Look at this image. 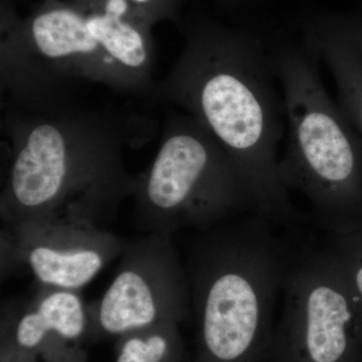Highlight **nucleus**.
I'll list each match as a JSON object with an SVG mask.
<instances>
[{
	"mask_svg": "<svg viewBox=\"0 0 362 362\" xmlns=\"http://www.w3.org/2000/svg\"><path fill=\"white\" fill-rule=\"evenodd\" d=\"M178 28L185 44L154 99L180 107L218 140L246 180L254 214L274 228L307 225L279 176L286 112L271 45L251 30L202 14L182 18Z\"/></svg>",
	"mask_w": 362,
	"mask_h": 362,
	"instance_id": "f257e3e1",
	"label": "nucleus"
},
{
	"mask_svg": "<svg viewBox=\"0 0 362 362\" xmlns=\"http://www.w3.org/2000/svg\"><path fill=\"white\" fill-rule=\"evenodd\" d=\"M287 237L274 362H359L362 318L329 243Z\"/></svg>",
	"mask_w": 362,
	"mask_h": 362,
	"instance_id": "0eeeda50",
	"label": "nucleus"
},
{
	"mask_svg": "<svg viewBox=\"0 0 362 362\" xmlns=\"http://www.w3.org/2000/svg\"><path fill=\"white\" fill-rule=\"evenodd\" d=\"M136 225L145 233L204 232L246 214L254 202L232 157L201 122L169 113L148 168L136 175Z\"/></svg>",
	"mask_w": 362,
	"mask_h": 362,
	"instance_id": "423d86ee",
	"label": "nucleus"
},
{
	"mask_svg": "<svg viewBox=\"0 0 362 362\" xmlns=\"http://www.w3.org/2000/svg\"><path fill=\"white\" fill-rule=\"evenodd\" d=\"M69 362H84V354L77 351L75 349H74L73 354H71Z\"/></svg>",
	"mask_w": 362,
	"mask_h": 362,
	"instance_id": "dca6fc26",
	"label": "nucleus"
},
{
	"mask_svg": "<svg viewBox=\"0 0 362 362\" xmlns=\"http://www.w3.org/2000/svg\"><path fill=\"white\" fill-rule=\"evenodd\" d=\"M116 362H182L180 324L163 322L118 337Z\"/></svg>",
	"mask_w": 362,
	"mask_h": 362,
	"instance_id": "f8f14e48",
	"label": "nucleus"
},
{
	"mask_svg": "<svg viewBox=\"0 0 362 362\" xmlns=\"http://www.w3.org/2000/svg\"><path fill=\"white\" fill-rule=\"evenodd\" d=\"M301 44L329 68L339 108L362 138V13L320 11L300 21Z\"/></svg>",
	"mask_w": 362,
	"mask_h": 362,
	"instance_id": "9d476101",
	"label": "nucleus"
},
{
	"mask_svg": "<svg viewBox=\"0 0 362 362\" xmlns=\"http://www.w3.org/2000/svg\"><path fill=\"white\" fill-rule=\"evenodd\" d=\"M327 237L330 247L341 263L350 292L362 318V226Z\"/></svg>",
	"mask_w": 362,
	"mask_h": 362,
	"instance_id": "ddd939ff",
	"label": "nucleus"
},
{
	"mask_svg": "<svg viewBox=\"0 0 362 362\" xmlns=\"http://www.w3.org/2000/svg\"><path fill=\"white\" fill-rule=\"evenodd\" d=\"M282 86L289 137L279 176L311 204L312 221L327 235L362 226V138L333 103L318 61L303 45H271Z\"/></svg>",
	"mask_w": 362,
	"mask_h": 362,
	"instance_id": "39448f33",
	"label": "nucleus"
},
{
	"mask_svg": "<svg viewBox=\"0 0 362 362\" xmlns=\"http://www.w3.org/2000/svg\"><path fill=\"white\" fill-rule=\"evenodd\" d=\"M256 214L197 232L185 269L194 314L189 362H274V311L287 238Z\"/></svg>",
	"mask_w": 362,
	"mask_h": 362,
	"instance_id": "20e7f679",
	"label": "nucleus"
},
{
	"mask_svg": "<svg viewBox=\"0 0 362 362\" xmlns=\"http://www.w3.org/2000/svg\"><path fill=\"white\" fill-rule=\"evenodd\" d=\"M132 119L73 105L45 111L11 109L2 120L11 159L0 194L4 226L59 220L104 228L132 197L136 175L123 150L140 144Z\"/></svg>",
	"mask_w": 362,
	"mask_h": 362,
	"instance_id": "7ed1b4c3",
	"label": "nucleus"
},
{
	"mask_svg": "<svg viewBox=\"0 0 362 362\" xmlns=\"http://www.w3.org/2000/svg\"><path fill=\"white\" fill-rule=\"evenodd\" d=\"M143 13L146 14L154 25L160 21H173L180 26L181 6L183 0H129Z\"/></svg>",
	"mask_w": 362,
	"mask_h": 362,
	"instance_id": "4468645a",
	"label": "nucleus"
},
{
	"mask_svg": "<svg viewBox=\"0 0 362 362\" xmlns=\"http://www.w3.org/2000/svg\"><path fill=\"white\" fill-rule=\"evenodd\" d=\"M173 235L148 233L126 242L118 269L103 296L87 304V337H117L190 314L187 269Z\"/></svg>",
	"mask_w": 362,
	"mask_h": 362,
	"instance_id": "6e6552de",
	"label": "nucleus"
},
{
	"mask_svg": "<svg viewBox=\"0 0 362 362\" xmlns=\"http://www.w3.org/2000/svg\"><path fill=\"white\" fill-rule=\"evenodd\" d=\"M359 362H362V359H361V361H359Z\"/></svg>",
	"mask_w": 362,
	"mask_h": 362,
	"instance_id": "f3484780",
	"label": "nucleus"
},
{
	"mask_svg": "<svg viewBox=\"0 0 362 362\" xmlns=\"http://www.w3.org/2000/svg\"><path fill=\"white\" fill-rule=\"evenodd\" d=\"M252 0H216L218 6L228 11H235L243 8V7L246 6Z\"/></svg>",
	"mask_w": 362,
	"mask_h": 362,
	"instance_id": "2eb2a0df",
	"label": "nucleus"
},
{
	"mask_svg": "<svg viewBox=\"0 0 362 362\" xmlns=\"http://www.w3.org/2000/svg\"><path fill=\"white\" fill-rule=\"evenodd\" d=\"M4 258L30 268L40 287L80 291L120 257L126 240L105 228L59 220L6 226Z\"/></svg>",
	"mask_w": 362,
	"mask_h": 362,
	"instance_id": "1a4fd4ad",
	"label": "nucleus"
},
{
	"mask_svg": "<svg viewBox=\"0 0 362 362\" xmlns=\"http://www.w3.org/2000/svg\"><path fill=\"white\" fill-rule=\"evenodd\" d=\"M2 322L11 328L4 331V342L28 354H37L49 343L78 341L88 335L87 304L78 291L40 287L39 294L25 310Z\"/></svg>",
	"mask_w": 362,
	"mask_h": 362,
	"instance_id": "9b49d317",
	"label": "nucleus"
},
{
	"mask_svg": "<svg viewBox=\"0 0 362 362\" xmlns=\"http://www.w3.org/2000/svg\"><path fill=\"white\" fill-rule=\"evenodd\" d=\"M153 25L129 0H44L26 18L1 0V90L28 111L71 105L77 81L153 97Z\"/></svg>",
	"mask_w": 362,
	"mask_h": 362,
	"instance_id": "f03ea898",
	"label": "nucleus"
}]
</instances>
